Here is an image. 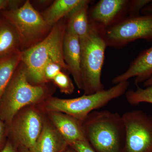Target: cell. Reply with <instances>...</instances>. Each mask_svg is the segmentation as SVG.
Returning a JSON list of instances; mask_svg holds the SVG:
<instances>
[{"instance_id":"obj_13","label":"cell","mask_w":152,"mask_h":152,"mask_svg":"<svg viewBox=\"0 0 152 152\" xmlns=\"http://www.w3.org/2000/svg\"><path fill=\"white\" fill-rule=\"evenodd\" d=\"M50 113L54 126L69 145L76 142L87 140L81 122L67 114L61 112Z\"/></svg>"},{"instance_id":"obj_16","label":"cell","mask_w":152,"mask_h":152,"mask_svg":"<svg viewBox=\"0 0 152 152\" xmlns=\"http://www.w3.org/2000/svg\"><path fill=\"white\" fill-rule=\"evenodd\" d=\"M20 47L15 29L5 18L0 20V59L19 51Z\"/></svg>"},{"instance_id":"obj_29","label":"cell","mask_w":152,"mask_h":152,"mask_svg":"<svg viewBox=\"0 0 152 152\" xmlns=\"http://www.w3.org/2000/svg\"><path fill=\"white\" fill-rule=\"evenodd\" d=\"M18 152H30L26 148L23 146L18 147Z\"/></svg>"},{"instance_id":"obj_12","label":"cell","mask_w":152,"mask_h":152,"mask_svg":"<svg viewBox=\"0 0 152 152\" xmlns=\"http://www.w3.org/2000/svg\"><path fill=\"white\" fill-rule=\"evenodd\" d=\"M64 60L69 69L77 86L83 90L81 69V49L80 40L77 37L66 31L63 41Z\"/></svg>"},{"instance_id":"obj_20","label":"cell","mask_w":152,"mask_h":152,"mask_svg":"<svg viewBox=\"0 0 152 152\" xmlns=\"http://www.w3.org/2000/svg\"><path fill=\"white\" fill-rule=\"evenodd\" d=\"M53 80L58 87L61 92L66 94H71L73 92L75 86L71 79L66 74L61 72Z\"/></svg>"},{"instance_id":"obj_21","label":"cell","mask_w":152,"mask_h":152,"mask_svg":"<svg viewBox=\"0 0 152 152\" xmlns=\"http://www.w3.org/2000/svg\"><path fill=\"white\" fill-rule=\"evenodd\" d=\"M63 69L61 66L58 63L51 61L47 64L44 69V75L46 81L53 79Z\"/></svg>"},{"instance_id":"obj_15","label":"cell","mask_w":152,"mask_h":152,"mask_svg":"<svg viewBox=\"0 0 152 152\" xmlns=\"http://www.w3.org/2000/svg\"><path fill=\"white\" fill-rule=\"evenodd\" d=\"M90 1L82 0L81 2L68 15L66 31L80 39L85 37L89 31L90 23L88 16Z\"/></svg>"},{"instance_id":"obj_11","label":"cell","mask_w":152,"mask_h":152,"mask_svg":"<svg viewBox=\"0 0 152 152\" xmlns=\"http://www.w3.org/2000/svg\"><path fill=\"white\" fill-rule=\"evenodd\" d=\"M152 76V46L141 52L131 63L126 71L114 77L112 82L116 85L135 77V83L136 86H139Z\"/></svg>"},{"instance_id":"obj_10","label":"cell","mask_w":152,"mask_h":152,"mask_svg":"<svg viewBox=\"0 0 152 152\" xmlns=\"http://www.w3.org/2000/svg\"><path fill=\"white\" fill-rule=\"evenodd\" d=\"M129 4V1L126 0H100L91 12L90 23L106 29L115 24Z\"/></svg>"},{"instance_id":"obj_14","label":"cell","mask_w":152,"mask_h":152,"mask_svg":"<svg viewBox=\"0 0 152 152\" xmlns=\"http://www.w3.org/2000/svg\"><path fill=\"white\" fill-rule=\"evenodd\" d=\"M69 145L54 126L44 123L39 137L30 152H63Z\"/></svg>"},{"instance_id":"obj_23","label":"cell","mask_w":152,"mask_h":152,"mask_svg":"<svg viewBox=\"0 0 152 152\" xmlns=\"http://www.w3.org/2000/svg\"><path fill=\"white\" fill-rule=\"evenodd\" d=\"M69 146L77 152H96L90 145L87 140L75 142Z\"/></svg>"},{"instance_id":"obj_5","label":"cell","mask_w":152,"mask_h":152,"mask_svg":"<svg viewBox=\"0 0 152 152\" xmlns=\"http://www.w3.org/2000/svg\"><path fill=\"white\" fill-rule=\"evenodd\" d=\"M129 86V83L127 81L115 85L108 89L74 99L51 98L47 102L46 107L50 112L67 114L83 123L92 112L126 94Z\"/></svg>"},{"instance_id":"obj_7","label":"cell","mask_w":152,"mask_h":152,"mask_svg":"<svg viewBox=\"0 0 152 152\" xmlns=\"http://www.w3.org/2000/svg\"><path fill=\"white\" fill-rule=\"evenodd\" d=\"M107 45L121 48L138 39L152 41V14L132 16L104 30Z\"/></svg>"},{"instance_id":"obj_19","label":"cell","mask_w":152,"mask_h":152,"mask_svg":"<svg viewBox=\"0 0 152 152\" xmlns=\"http://www.w3.org/2000/svg\"><path fill=\"white\" fill-rule=\"evenodd\" d=\"M126 97L128 102L132 105H137L142 103L152 104V86L145 88L137 86L136 90L127 91Z\"/></svg>"},{"instance_id":"obj_27","label":"cell","mask_w":152,"mask_h":152,"mask_svg":"<svg viewBox=\"0 0 152 152\" xmlns=\"http://www.w3.org/2000/svg\"><path fill=\"white\" fill-rule=\"evenodd\" d=\"M142 12L143 15L152 14V2L143 9Z\"/></svg>"},{"instance_id":"obj_8","label":"cell","mask_w":152,"mask_h":152,"mask_svg":"<svg viewBox=\"0 0 152 152\" xmlns=\"http://www.w3.org/2000/svg\"><path fill=\"white\" fill-rule=\"evenodd\" d=\"M126 139L121 152H152V116L141 110L124 113Z\"/></svg>"},{"instance_id":"obj_30","label":"cell","mask_w":152,"mask_h":152,"mask_svg":"<svg viewBox=\"0 0 152 152\" xmlns=\"http://www.w3.org/2000/svg\"><path fill=\"white\" fill-rule=\"evenodd\" d=\"M63 152H77L73 148L70 146H68L67 148Z\"/></svg>"},{"instance_id":"obj_9","label":"cell","mask_w":152,"mask_h":152,"mask_svg":"<svg viewBox=\"0 0 152 152\" xmlns=\"http://www.w3.org/2000/svg\"><path fill=\"white\" fill-rule=\"evenodd\" d=\"M44 123L40 114L33 109H29L15 116L7 130L12 141L18 147L23 146L30 150L39 137Z\"/></svg>"},{"instance_id":"obj_2","label":"cell","mask_w":152,"mask_h":152,"mask_svg":"<svg viewBox=\"0 0 152 152\" xmlns=\"http://www.w3.org/2000/svg\"><path fill=\"white\" fill-rule=\"evenodd\" d=\"M87 141L96 152H121L126 139L122 116L95 110L83 123Z\"/></svg>"},{"instance_id":"obj_18","label":"cell","mask_w":152,"mask_h":152,"mask_svg":"<svg viewBox=\"0 0 152 152\" xmlns=\"http://www.w3.org/2000/svg\"><path fill=\"white\" fill-rule=\"evenodd\" d=\"M21 62L20 50L0 59V102L16 70Z\"/></svg>"},{"instance_id":"obj_3","label":"cell","mask_w":152,"mask_h":152,"mask_svg":"<svg viewBox=\"0 0 152 152\" xmlns=\"http://www.w3.org/2000/svg\"><path fill=\"white\" fill-rule=\"evenodd\" d=\"M104 30L90 23L88 35L80 39L81 69L85 94H92L104 90L101 80L105 52L107 46Z\"/></svg>"},{"instance_id":"obj_25","label":"cell","mask_w":152,"mask_h":152,"mask_svg":"<svg viewBox=\"0 0 152 152\" xmlns=\"http://www.w3.org/2000/svg\"><path fill=\"white\" fill-rule=\"evenodd\" d=\"M0 152H18V149L11 140H8L5 146Z\"/></svg>"},{"instance_id":"obj_1","label":"cell","mask_w":152,"mask_h":152,"mask_svg":"<svg viewBox=\"0 0 152 152\" xmlns=\"http://www.w3.org/2000/svg\"><path fill=\"white\" fill-rule=\"evenodd\" d=\"M66 26L65 22H58L40 42L21 51V62L26 67L30 82L35 85H40L46 82L44 69L51 61L58 63L63 69L69 71L63 56V41Z\"/></svg>"},{"instance_id":"obj_4","label":"cell","mask_w":152,"mask_h":152,"mask_svg":"<svg viewBox=\"0 0 152 152\" xmlns=\"http://www.w3.org/2000/svg\"><path fill=\"white\" fill-rule=\"evenodd\" d=\"M45 93V89L42 86L30 83L26 67L21 62L1 99L0 120L8 127L23 108L39 102Z\"/></svg>"},{"instance_id":"obj_24","label":"cell","mask_w":152,"mask_h":152,"mask_svg":"<svg viewBox=\"0 0 152 152\" xmlns=\"http://www.w3.org/2000/svg\"><path fill=\"white\" fill-rule=\"evenodd\" d=\"M7 127L4 122L0 120V152L5 146L7 140L6 139Z\"/></svg>"},{"instance_id":"obj_22","label":"cell","mask_w":152,"mask_h":152,"mask_svg":"<svg viewBox=\"0 0 152 152\" xmlns=\"http://www.w3.org/2000/svg\"><path fill=\"white\" fill-rule=\"evenodd\" d=\"M152 0H133L129 1V9L131 17L140 15L143 9L151 3Z\"/></svg>"},{"instance_id":"obj_17","label":"cell","mask_w":152,"mask_h":152,"mask_svg":"<svg viewBox=\"0 0 152 152\" xmlns=\"http://www.w3.org/2000/svg\"><path fill=\"white\" fill-rule=\"evenodd\" d=\"M82 0H56L44 13L42 17L50 27L68 16Z\"/></svg>"},{"instance_id":"obj_6","label":"cell","mask_w":152,"mask_h":152,"mask_svg":"<svg viewBox=\"0 0 152 152\" xmlns=\"http://www.w3.org/2000/svg\"><path fill=\"white\" fill-rule=\"evenodd\" d=\"M3 15L15 29L24 50L40 42L50 28L29 1L17 8L4 11Z\"/></svg>"},{"instance_id":"obj_26","label":"cell","mask_w":152,"mask_h":152,"mask_svg":"<svg viewBox=\"0 0 152 152\" xmlns=\"http://www.w3.org/2000/svg\"><path fill=\"white\" fill-rule=\"evenodd\" d=\"M11 1L7 0H0V11L6 9L7 7H10Z\"/></svg>"},{"instance_id":"obj_28","label":"cell","mask_w":152,"mask_h":152,"mask_svg":"<svg viewBox=\"0 0 152 152\" xmlns=\"http://www.w3.org/2000/svg\"><path fill=\"white\" fill-rule=\"evenodd\" d=\"M151 86H152V76L143 83V86L145 88Z\"/></svg>"}]
</instances>
